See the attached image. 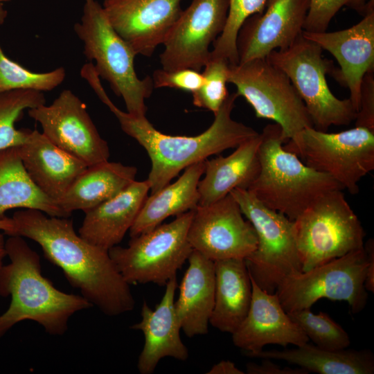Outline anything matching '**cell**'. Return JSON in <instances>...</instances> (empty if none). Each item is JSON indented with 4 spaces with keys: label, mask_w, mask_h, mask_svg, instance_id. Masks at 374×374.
<instances>
[{
    "label": "cell",
    "mask_w": 374,
    "mask_h": 374,
    "mask_svg": "<svg viewBox=\"0 0 374 374\" xmlns=\"http://www.w3.org/2000/svg\"><path fill=\"white\" fill-rule=\"evenodd\" d=\"M5 242L3 234L0 233V261L6 256Z\"/></svg>",
    "instance_id": "7bdbcfd3"
},
{
    "label": "cell",
    "mask_w": 374,
    "mask_h": 374,
    "mask_svg": "<svg viewBox=\"0 0 374 374\" xmlns=\"http://www.w3.org/2000/svg\"><path fill=\"white\" fill-rule=\"evenodd\" d=\"M260 364L249 362L246 365V373L248 374H308L307 371L301 368H281L274 363L271 359L263 358Z\"/></svg>",
    "instance_id": "74e56055"
},
{
    "label": "cell",
    "mask_w": 374,
    "mask_h": 374,
    "mask_svg": "<svg viewBox=\"0 0 374 374\" xmlns=\"http://www.w3.org/2000/svg\"><path fill=\"white\" fill-rule=\"evenodd\" d=\"M154 88H173L193 93L202 86L204 78L192 69H157L151 77Z\"/></svg>",
    "instance_id": "d590c367"
},
{
    "label": "cell",
    "mask_w": 374,
    "mask_h": 374,
    "mask_svg": "<svg viewBox=\"0 0 374 374\" xmlns=\"http://www.w3.org/2000/svg\"><path fill=\"white\" fill-rule=\"evenodd\" d=\"M267 0H229L225 27L213 42L210 57L227 60L231 65L238 64L236 39L243 23L250 16L262 12Z\"/></svg>",
    "instance_id": "d6a6232c"
},
{
    "label": "cell",
    "mask_w": 374,
    "mask_h": 374,
    "mask_svg": "<svg viewBox=\"0 0 374 374\" xmlns=\"http://www.w3.org/2000/svg\"><path fill=\"white\" fill-rule=\"evenodd\" d=\"M177 277L165 285L161 301L152 310L143 301L141 321L131 326L143 332V348L137 362L141 374L152 373L163 357H169L179 361L188 358V350L180 337L181 326L175 310V296L177 288Z\"/></svg>",
    "instance_id": "ffe728a7"
},
{
    "label": "cell",
    "mask_w": 374,
    "mask_h": 374,
    "mask_svg": "<svg viewBox=\"0 0 374 374\" xmlns=\"http://www.w3.org/2000/svg\"><path fill=\"white\" fill-rule=\"evenodd\" d=\"M182 0H105L116 32L138 55L150 57L163 44L182 12Z\"/></svg>",
    "instance_id": "ac0fdd59"
},
{
    "label": "cell",
    "mask_w": 374,
    "mask_h": 374,
    "mask_svg": "<svg viewBox=\"0 0 374 374\" xmlns=\"http://www.w3.org/2000/svg\"><path fill=\"white\" fill-rule=\"evenodd\" d=\"M149 191L147 180H135L114 197L84 212L78 234L106 250L118 245L134 224Z\"/></svg>",
    "instance_id": "7402d4cb"
},
{
    "label": "cell",
    "mask_w": 374,
    "mask_h": 374,
    "mask_svg": "<svg viewBox=\"0 0 374 374\" xmlns=\"http://www.w3.org/2000/svg\"><path fill=\"white\" fill-rule=\"evenodd\" d=\"M261 134L240 144L229 156L205 161L204 177L198 184L199 205L212 204L235 188L248 189L260 172Z\"/></svg>",
    "instance_id": "cb8c5ba5"
},
{
    "label": "cell",
    "mask_w": 374,
    "mask_h": 374,
    "mask_svg": "<svg viewBox=\"0 0 374 374\" xmlns=\"http://www.w3.org/2000/svg\"><path fill=\"white\" fill-rule=\"evenodd\" d=\"M259 146L260 172L247 189L268 208L294 220L320 197L343 187L285 149L280 127L267 125Z\"/></svg>",
    "instance_id": "277c9868"
},
{
    "label": "cell",
    "mask_w": 374,
    "mask_h": 374,
    "mask_svg": "<svg viewBox=\"0 0 374 374\" xmlns=\"http://www.w3.org/2000/svg\"><path fill=\"white\" fill-rule=\"evenodd\" d=\"M205 161L187 167L176 181L146 197L130 229L131 238L153 229L170 216L193 211L199 205L198 184L204 172Z\"/></svg>",
    "instance_id": "484cf974"
},
{
    "label": "cell",
    "mask_w": 374,
    "mask_h": 374,
    "mask_svg": "<svg viewBox=\"0 0 374 374\" xmlns=\"http://www.w3.org/2000/svg\"><path fill=\"white\" fill-rule=\"evenodd\" d=\"M17 149L33 181L57 202L88 167L37 130H29L26 141Z\"/></svg>",
    "instance_id": "44dd1931"
},
{
    "label": "cell",
    "mask_w": 374,
    "mask_h": 374,
    "mask_svg": "<svg viewBox=\"0 0 374 374\" xmlns=\"http://www.w3.org/2000/svg\"><path fill=\"white\" fill-rule=\"evenodd\" d=\"M229 82L235 86L238 97L247 100L257 118L271 120L280 127L285 143L296 144L301 132L313 127L289 78L267 57L230 65Z\"/></svg>",
    "instance_id": "30bf717a"
},
{
    "label": "cell",
    "mask_w": 374,
    "mask_h": 374,
    "mask_svg": "<svg viewBox=\"0 0 374 374\" xmlns=\"http://www.w3.org/2000/svg\"><path fill=\"white\" fill-rule=\"evenodd\" d=\"M302 35L328 51L337 60L339 69L331 75L348 89V98L357 112L363 78L374 71V0H369L362 19L346 29L333 32H308Z\"/></svg>",
    "instance_id": "2e32d148"
},
{
    "label": "cell",
    "mask_w": 374,
    "mask_h": 374,
    "mask_svg": "<svg viewBox=\"0 0 374 374\" xmlns=\"http://www.w3.org/2000/svg\"><path fill=\"white\" fill-rule=\"evenodd\" d=\"M250 275V274H249ZM252 297L249 311L231 334L233 344L248 357L269 344L301 346L309 339L283 308L276 292L261 289L250 276Z\"/></svg>",
    "instance_id": "d6986e66"
},
{
    "label": "cell",
    "mask_w": 374,
    "mask_h": 374,
    "mask_svg": "<svg viewBox=\"0 0 374 374\" xmlns=\"http://www.w3.org/2000/svg\"><path fill=\"white\" fill-rule=\"evenodd\" d=\"M284 148L352 195L359 192V181L374 169V131L364 127L337 133L308 127L296 144L287 143Z\"/></svg>",
    "instance_id": "7c38bea8"
},
{
    "label": "cell",
    "mask_w": 374,
    "mask_h": 374,
    "mask_svg": "<svg viewBox=\"0 0 374 374\" xmlns=\"http://www.w3.org/2000/svg\"><path fill=\"white\" fill-rule=\"evenodd\" d=\"M13 208L37 209L53 217L71 215L33 181L17 147L0 150V219L5 218V213Z\"/></svg>",
    "instance_id": "83f0119b"
},
{
    "label": "cell",
    "mask_w": 374,
    "mask_h": 374,
    "mask_svg": "<svg viewBox=\"0 0 374 374\" xmlns=\"http://www.w3.org/2000/svg\"><path fill=\"white\" fill-rule=\"evenodd\" d=\"M355 126L364 127L374 131V71L363 78L359 109Z\"/></svg>",
    "instance_id": "8d00e7d4"
},
{
    "label": "cell",
    "mask_w": 374,
    "mask_h": 374,
    "mask_svg": "<svg viewBox=\"0 0 374 374\" xmlns=\"http://www.w3.org/2000/svg\"><path fill=\"white\" fill-rule=\"evenodd\" d=\"M310 0H267L262 12L242 25L236 39L238 64L285 50L302 35Z\"/></svg>",
    "instance_id": "e0dca14e"
},
{
    "label": "cell",
    "mask_w": 374,
    "mask_h": 374,
    "mask_svg": "<svg viewBox=\"0 0 374 374\" xmlns=\"http://www.w3.org/2000/svg\"><path fill=\"white\" fill-rule=\"evenodd\" d=\"M188 240L193 250L213 261L245 259L258 244L253 226L244 219L238 203L230 193L208 205H198L193 211Z\"/></svg>",
    "instance_id": "4fadbf2b"
},
{
    "label": "cell",
    "mask_w": 374,
    "mask_h": 374,
    "mask_svg": "<svg viewBox=\"0 0 374 374\" xmlns=\"http://www.w3.org/2000/svg\"><path fill=\"white\" fill-rule=\"evenodd\" d=\"M323 49L301 35L287 48L271 51L267 59L283 71L303 100L313 127L326 132L332 125H348L357 112L349 98L339 99L330 89L326 75L335 69Z\"/></svg>",
    "instance_id": "52a82bcc"
},
{
    "label": "cell",
    "mask_w": 374,
    "mask_h": 374,
    "mask_svg": "<svg viewBox=\"0 0 374 374\" xmlns=\"http://www.w3.org/2000/svg\"><path fill=\"white\" fill-rule=\"evenodd\" d=\"M207 374H244L235 364L229 360H222L213 365L206 373Z\"/></svg>",
    "instance_id": "ab89813d"
},
{
    "label": "cell",
    "mask_w": 374,
    "mask_h": 374,
    "mask_svg": "<svg viewBox=\"0 0 374 374\" xmlns=\"http://www.w3.org/2000/svg\"><path fill=\"white\" fill-rule=\"evenodd\" d=\"M42 91L17 89L0 92V150L22 145L30 130H17L15 123L24 110L45 104Z\"/></svg>",
    "instance_id": "f546056e"
},
{
    "label": "cell",
    "mask_w": 374,
    "mask_h": 374,
    "mask_svg": "<svg viewBox=\"0 0 374 374\" xmlns=\"http://www.w3.org/2000/svg\"><path fill=\"white\" fill-rule=\"evenodd\" d=\"M9 0H0V25H2L8 15L7 10L3 8V2L8 1Z\"/></svg>",
    "instance_id": "b9f144b4"
},
{
    "label": "cell",
    "mask_w": 374,
    "mask_h": 374,
    "mask_svg": "<svg viewBox=\"0 0 374 374\" xmlns=\"http://www.w3.org/2000/svg\"><path fill=\"white\" fill-rule=\"evenodd\" d=\"M230 194L258 238L256 250L244 259L250 276L261 289L274 293L284 278L302 271L294 222L264 205L247 189L235 188Z\"/></svg>",
    "instance_id": "ba28073f"
},
{
    "label": "cell",
    "mask_w": 374,
    "mask_h": 374,
    "mask_svg": "<svg viewBox=\"0 0 374 374\" xmlns=\"http://www.w3.org/2000/svg\"><path fill=\"white\" fill-rule=\"evenodd\" d=\"M215 299L209 323L232 334L245 318L251 301L252 286L243 258L214 261Z\"/></svg>",
    "instance_id": "d4e9b609"
},
{
    "label": "cell",
    "mask_w": 374,
    "mask_h": 374,
    "mask_svg": "<svg viewBox=\"0 0 374 374\" xmlns=\"http://www.w3.org/2000/svg\"><path fill=\"white\" fill-rule=\"evenodd\" d=\"M315 346L327 350L348 348L350 339L347 332L326 313L315 314L310 309L287 312Z\"/></svg>",
    "instance_id": "1f68e13d"
},
{
    "label": "cell",
    "mask_w": 374,
    "mask_h": 374,
    "mask_svg": "<svg viewBox=\"0 0 374 374\" xmlns=\"http://www.w3.org/2000/svg\"><path fill=\"white\" fill-rule=\"evenodd\" d=\"M10 263L0 261V296H11L7 310L0 315V339L15 325L31 320L51 335H62L69 319L92 305L81 295L57 290L42 274L40 258L19 235L5 242Z\"/></svg>",
    "instance_id": "3957f363"
},
{
    "label": "cell",
    "mask_w": 374,
    "mask_h": 374,
    "mask_svg": "<svg viewBox=\"0 0 374 374\" xmlns=\"http://www.w3.org/2000/svg\"><path fill=\"white\" fill-rule=\"evenodd\" d=\"M89 86L117 118L123 131L147 152L152 163L148 182L150 194L168 185L187 167L211 155L234 148L259 134L254 129L233 120L231 112L238 98L231 93L214 115L211 126L196 136H172L157 130L145 116L136 117L118 109L110 100L100 79L93 77Z\"/></svg>",
    "instance_id": "7a4b0ae2"
},
{
    "label": "cell",
    "mask_w": 374,
    "mask_h": 374,
    "mask_svg": "<svg viewBox=\"0 0 374 374\" xmlns=\"http://www.w3.org/2000/svg\"><path fill=\"white\" fill-rule=\"evenodd\" d=\"M74 31L84 44L83 53L98 76L106 80L114 93L122 97L127 112L145 116V99L153 91L151 76L140 79L135 71L137 55L112 26L103 7L96 0H84L80 22Z\"/></svg>",
    "instance_id": "5b68a950"
},
{
    "label": "cell",
    "mask_w": 374,
    "mask_h": 374,
    "mask_svg": "<svg viewBox=\"0 0 374 374\" xmlns=\"http://www.w3.org/2000/svg\"><path fill=\"white\" fill-rule=\"evenodd\" d=\"M251 357L283 360L308 373L320 374H373L374 355L368 350H330L308 342L294 349L261 350Z\"/></svg>",
    "instance_id": "f1b7e54d"
},
{
    "label": "cell",
    "mask_w": 374,
    "mask_h": 374,
    "mask_svg": "<svg viewBox=\"0 0 374 374\" xmlns=\"http://www.w3.org/2000/svg\"><path fill=\"white\" fill-rule=\"evenodd\" d=\"M193 211L131 238L126 247L116 245L108 250L118 271L130 285L154 283L165 286L177 277V271L193 250L188 240Z\"/></svg>",
    "instance_id": "9c48e42d"
},
{
    "label": "cell",
    "mask_w": 374,
    "mask_h": 374,
    "mask_svg": "<svg viewBox=\"0 0 374 374\" xmlns=\"http://www.w3.org/2000/svg\"><path fill=\"white\" fill-rule=\"evenodd\" d=\"M228 12L229 0H192L163 43L159 56L162 69H203L211 44L224 30Z\"/></svg>",
    "instance_id": "5bb4252c"
},
{
    "label": "cell",
    "mask_w": 374,
    "mask_h": 374,
    "mask_svg": "<svg viewBox=\"0 0 374 374\" xmlns=\"http://www.w3.org/2000/svg\"><path fill=\"white\" fill-rule=\"evenodd\" d=\"M341 190L326 193L294 220L302 271L364 247V230Z\"/></svg>",
    "instance_id": "8992f818"
},
{
    "label": "cell",
    "mask_w": 374,
    "mask_h": 374,
    "mask_svg": "<svg viewBox=\"0 0 374 374\" xmlns=\"http://www.w3.org/2000/svg\"><path fill=\"white\" fill-rule=\"evenodd\" d=\"M230 65L226 60L209 57L204 66L203 83L192 93L195 106L211 111L214 115L220 110L229 95L226 84Z\"/></svg>",
    "instance_id": "836d02e7"
},
{
    "label": "cell",
    "mask_w": 374,
    "mask_h": 374,
    "mask_svg": "<svg viewBox=\"0 0 374 374\" xmlns=\"http://www.w3.org/2000/svg\"><path fill=\"white\" fill-rule=\"evenodd\" d=\"M15 231L37 242L44 257L60 267L69 283L92 306L116 317L132 311L135 301L108 250L90 244L78 234L73 220L23 208L14 213Z\"/></svg>",
    "instance_id": "6da1fadb"
},
{
    "label": "cell",
    "mask_w": 374,
    "mask_h": 374,
    "mask_svg": "<svg viewBox=\"0 0 374 374\" xmlns=\"http://www.w3.org/2000/svg\"><path fill=\"white\" fill-rule=\"evenodd\" d=\"M368 263L364 247L284 278L276 290L286 312L310 309L321 299L346 301L353 313L366 306L364 287Z\"/></svg>",
    "instance_id": "8fae6325"
},
{
    "label": "cell",
    "mask_w": 374,
    "mask_h": 374,
    "mask_svg": "<svg viewBox=\"0 0 374 374\" xmlns=\"http://www.w3.org/2000/svg\"><path fill=\"white\" fill-rule=\"evenodd\" d=\"M137 168L119 162L103 161L80 175L58 200L62 208L71 215L87 211L114 197L135 181Z\"/></svg>",
    "instance_id": "4316f807"
},
{
    "label": "cell",
    "mask_w": 374,
    "mask_h": 374,
    "mask_svg": "<svg viewBox=\"0 0 374 374\" xmlns=\"http://www.w3.org/2000/svg\"><path fill=\"white\" fill-rule=\"evenodd\" d=\"M15 223L13 220L6 217L0 219V230L3 231L5 234L12 235L15 231Z\"/></svg>",
    "instance_id": "60d3db41"
},
{
    "label": "cell",
    "mask_w": 374,
    "mask_h": 374,
    "mask_svg": "<svg viewBox=\"0 0 374 374\" xmlns=\"http://www.w3.org/2000/svg\"><path fill=\"white\" fill-rule=\"evenodd\" d=\"M369 0H310L309 9L303 26L308 32L326 31L335 15L347 7L363 16Z\"/></svg>",
    "instance_id": "e575fe53"
},
{
    "label": "cell",
    "mask_w": 374,
    "mask_h": 374,
    "mask_svg": "<svg viewBox=\"0 0 374 374\" xmlns=\"http://www.w3.org/2000/svg\"><path fill=\"white\" fill-rule=\"evenodd\" d=\"M179 287L175 310L184 333L191 338L208 333L215 299L214 261L193 250Z\"/></svg>",
    "instance_id": "603a6c76"
},
{
    "label": "cell",
    "mask_w": 374,
    "mask_h": 374,
    "mask_svg": "<svg viewBox=\"0 0 374 374\" xmlns=\"http://www.w3.org/2000/svg\"><path fill=\"white\" fill-rule=\"evenodd\" d=\"M65 77L64 67L45 73L28 70L7 57L0 45V92L17 89L48 91L59 86Z\"/></svg>",
    "instance_id": "4dcf8cb0"
},
{
    "label": "cell",
    "mask_w": 374,
    "mask_h": 374,
    "mask_svg": "<svg viewBox=\"0 0 374 374\" xmlns=\"http://www.w3.org/2000/svg\"><path fill=\"white\" fill-rule=\"evenodd\" d=\"M42 134L58 148L90 166L109 160L107 142L100 135L86 105L71 90H63L49 105L28 110Z\"/></svg>",
    "instance_id": "9a60e30c"
},
{
    "label": "cell",
    "mask_w": 374,
    "mask_h": 374,
    "mask_svg": "<svg viewBox=\"0 0 374 374\" xmlns=\"http://www.w3.org/2000/svg\"><path fill=\"white\" fill-rule=\"evenodd\" d=\"M364 249L368 260L364 280V287L366 291L374 292V247L373 240H368L365 244Z\"/></svg>",
    "instance_id": "f35d334b"
}]
</instances>
